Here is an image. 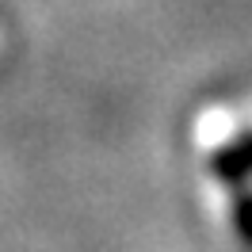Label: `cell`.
Segmentation results:
<instances>
[{"label": "cell", "instance_id": "obj_2", "mask_svg": "<svg viewBox=\"0 0 252 252\" xmlns=\"http://www.w3.org/2000/svg\"><path fill=\"white\" fill-rule=\"evenodd\" d=\"M241 229H245V237H252V199L241 203Z\"/></svg>", "mask_w": 252, "mask_h": 252}, {"label": "cell", "instance_id": "obj_1", "mask_svg": "<svg viewBox=\"0 0 252 252\" xmlns=\"http://www.w3.org/2000/svg\"><path fill=\"white\" fill-rule=\"evenodd\" d=\"M249 168H252V138H245V142L237 145L233 157L221 160V172H225V176H237V172H249Z\"/></svg>", "mask_w": 252, "mask_h": 252}]
</instances>
